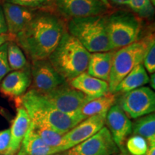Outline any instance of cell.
<instances>
[{
    "instance_id": "d6a6232c",
    "label": "cell",
    "mask_w": 155,
    "mask_h": 155,
    "mask_svg": "<svg viewBox=\"0 0 155 155\" xmlns=\"http://www.w3.org/2000/svg\"><path fill=\"white\" fill-rule=\"evenodd\" d=\"M108 2H111L113 4H115L116 5L119 6H127V7H129V0H108Z\"/></svg>"
},
{
    "instance_id": "1f68e13d",
    "label": "cell",
    "mask_w": 155,
    "mask_h": 155,
    "mask_svg": "<svg viewBox=\"0 0 155 155\" xmlns=\"http://www.w3.org/2000/svg\"><path fill=\"white\" fill-rule=\"evenodd\" d=\"M10 41H15V38L9 33L0 34V46Z\"/></svg>"
},
{
    "instance_id": "e0dca14e",
    "label": "cell",
    "mask_w": 155,
    "mask_h": 155,
    "mask_svg": "<svg viewBox=\"0 0 155 155\" xmlns=\"http://www.w3.org/2000/svg\"><path fill=\"white\" fill-rule=\"evenodd\" d=\"M68 84L91 99L109 94L108 82L91 76L86 72L81 73L75 78L68 82Z\"/></svg>"
},
{
    "instance_id": "5bb4252c",
    "label": "cell",
    "mask_w": 155,
    "mask_h": 155,
    "mask_svg": "<svg viewBox=\"0 0 155 155\" xmlns=\"http://www.w3.org/2000/svg\"><path fill=\"white\" fill-rule=\"evenodd\" d=\"M2 9L7 33L15 37L32 20L37 10L4 2Z\"/></svg>"
},
{
    "instance_id": "8992f818",
    "label": "cell",
    "mask_w": 155,
    "mask_h": 155,
    "mask_svg": "<svg viewBox=\"0 0 155 155\" xmlns=\"http://www.w3.org/2000/svg\"><path fill=\"white\" fill-rule=\"evenodd\" d=\"M152 35L154 33L114 51L108 82L110 94H113L114 89L126 75L137 65L143 63L147 46Z\"/></svg>"
},
{
    "instance_id": "d6986e66",
    "label": "cell",
    "mask_w": 155,
    "mask_h": 155,
    "mask_svg": "<svg viewBox=\"0 0 155 155\" xmlns=\"http://www.w3.org/2000/svg\"><path fill=\"white\" fill-rule=\"evenodd\" d=\"M149 81L150 76L145 70L143 63L139 64L120 81L114 89L113 94H121L131 91L149 83Z\"/></svg>"
},
{
    "instance_id": "f35d334b",
    "label": "cell",
    "mask_w": 155,
    "mask_h": 155,
    "mask_svg": "<svg viewBox=\"0 0 155 155\" xmlns=\"http://www.w3.org/2000/svg\"><path fill=\"white\" fill-rule=\"evenodd\" d=\"M151 2H152V5L154 6V5H155V0H151Z\"/></svg>"
},
{
    "instance_id": "9a60e30c",
    "label": "cell",
    "mask_w": 155,
    "mask_h": 155,
    "mask_svg": "<svg viewBox=\"0 0 155 155\" xmlns=\"http://www.w3.org/2000/svg\"><path fill=\"white\" fill-rule=\"evenodd\" d=\"M32 83L30 66L10 71L0 83V92L5 96L17 99L27 92Z\"/></svg>"
},
{
    "instance_id": "ffe728a7",
    "label": "cell",
    "mask_w": 155,
    "mask_h": 155,
    "mask_svg": "<svg viewBox=\"0 0 155 155\" xmlns=\"http://www.w3.org/2000/svg\"><path fill=\"white\" fill-rule=\"evenodd\" d=\"M117 95L108 94L88 101L80 108L78 115L83 120L91 116L106 114L112 106L116 104Z\"/></svg>"
},
{
    "instance_id": "cb8c5ba5",
    "label": "cell",
    "mask_w": 155,
    "mask_h": 155,
    "mask_svg": "<svg viewBox=\"0 0 155 155\" xmlns=\"http://www.w3.org/2000/svg\"><path fill=\"white\" fill-rule=\"evenodd\" d=\"M31 124L33 127L34 130L42 139V141L51 149V151L60 146L64 135L63 134L50 128L44 127V126L35 124L32 121H31Z\"/></svg>"
},
{
    "instance_id": "603a6c76",
    "label": "cell",
    "mask_w": 155,
    "mask_h": 155,
    "mask_svg": "<svg viewBox=\"0 0 155 155\" xmlns=\"http://www.w3.org/2000/svg\"><path fill=\"white\" fill-rule=\"evenodd\" d=\"M7 60L11 71L23 69L28 65L24 52L15 41L7 43Z\"/></svg>"
},
{
    "instance_id": "74e56055",
    "label": "cell",
    "mask_w": 155,
    "mask_h": 155,
    "mask_svg": "<svg viewBox=\"0 0 155 155\" xmlns=\"http://www.w3.org/2000/svg\"><path fill=\"white\" fill-rule=\"evenodd\" d=\"M0 155H12V154H6V153H0Z\"/></svg>"
},
{
    "instance_id": "7a4b0ae2",
    "label": "cell",
    "mask_w": 155,
    "mask_h": 155,
    "mask_svg": "<svg viewBox=\"0 0 155 155\" xmlns=\"http://www.w3.org/2000/svg\"><path fill=\"white\" fill-rule=\"evenodd\" d=\"M17 105L22 106L35 124L50 128L65 134L83 121L80 116L63 113L51 104L43 95L30 88L20 98Z\"/></svg>"
},
{
    "instance_id": "4fadbf2b",
    "label": "cell",
    "mask_w": 155,
    "mask_h": 155,
    "mask_svg": "<svg viewBox=\"0 0 155 155\" xmlns=\"http://www.w3.org/2000/svg\"><path fill=\"white\" fill-rule=\"evenodd\" d=\"M105 124L119 151L128 154L125 149V142L132 132V122L116 104L112 106L106 114Z\"/></svg>"
},
{
    "instance_id": "7c38bea8",
    "label": "cell",
    "mask_w": 155,
    "mask_h": 155,
    "mask_svg": "<svg viewBox=\"0 0 155 155\" xmlns=\"http://www.w3.org/2000/svg\"><path fill=\"white\" fill-rule=\"evenodd\" d=\"M32 88L41 94H46L65 83V79L58 73L48 59L32 61L30 65Z\"/></svg>"
},
{
    "instance_id": "e575fe53",
    "label": "cell",
    "mask_w": 155,
    "mask_h": 155,
    "mask_svg": "<svg viewBox=\"0 0 155 155\" xmlns=\"http://www.w3.org/2000/svg\"><path fill=\"white\" fill-rule=\"evenodd\" d=\"M149 83H150V86L152 87L153 90L155 89V74L154 73H152L151 74L150 77V81H149Z\"/></svg>"
},
{
    "instance_id": "8d00e7d4",
    "label": "cell",
    "mask_w": 155,
    "mask_h": 155,
    "mask_svg": "<svg viewBox=\"0 0 155 155\" xmlns=\"http://www.w3.org/2000/svg\"><path fill=\"white\" fill-rule=\"evenodd\" d=\"M49 155H71V154H68L65 152H61V153H56V154H52Z\"/></svg>"
},
{
    "instance_id": "f546056e",
    "label": "cell",
    "mask_w": 155,
    "mask_h": 155,
    "mask_svg": "<svg viewBox=\"0 0 155 155\" xmlns=\"http://www.w3.org/2000/svg\"><path fill=\"white\" fill-rule=\"evenodd\" d=\"M10 129L0 131V153H5L10 143Z\"/></svg>"
},
{
    "instance_id": "4dcf8cb0",
    "label": "cell",
    "mask_w": 155,
    "mask_h": 155,
    "mask_svg": "<svg viewBox=\"0 0 155 155\" xmlns=\"http://www.w3.org/2000/svg\"><path fill=\"white\" fill-rule=\"evenodd\" d=\"M7 33V28L6 25L5 16H4L2 4H0V34Z\"/></svg>"
},
{
    "instance_id": "6da1fadb",
    "label": "cell",
    "mask_w": 155,
    "mask_h": 155,
    "mask_svg": "<svg viewBox=\"0 0 155 155\" xmlns=\"http://www.w3.org/2000/svg\"><path fill=\"white\" fill-rule=\"evenodd\" d=\"M66 23L55 12L37 10L32 20L15 37V42L31 62L48 59L66 31Z\"/></svg>"
},
{
    "instance_id": "83f0119b",
    "label": "cell",
    "mask_w": 155,
    "mask_h": 155,
    "mask_svg": "<svg viewBox=\"0 0 155 155\" xmlns=\"http://www.w3.org/2000/svg\"><path fill=\"white\" fill-rule=\"evenodd\" d=\"M143 65L147 73L152 74L155 71V39L154 35L151 38L143 60Z\"/></svg>"
},
{
    "instance_id": "30bf717a",
    "label": "cell",
    "mask_w": 155,
    "mask_h": 155,
    "mask_svg": "<svg viewBox=\"0 0 155 155\" xmlns=\"http://www.w3.org/2000/svg\"><path fill=\"white\" fill-rule=\"evenodd\" d=\"M42 95L57 109L71 116H78V112L80 108L91 100L83 93L72 88L68 82Z\"/></svg>"
},
{
    "instance_id": "2e32d148",
    "label": "cell",
    "mask_w": 155,
    "mask_h": 155,
    "mask_svg": "<svg viewBox=\"0 0 155 155\" xmlns=\"http://www.w3.org/2000/svg\"><path fill=\"white\" fill-rule=\"evenodd\" d=\"M31 124V120L26 110L21 105H17V114L12 123L10 129V143L6 154L17 155L27 131Z\"/></svg>"
},
{
    "instance_id": "484cf974",
    "label": "cell",
    "mask_w": 155,
    "mask_h": 155,
    "mask_svg": "<svg viewBox=\"0 0 155 155\" xmlns=\"http://www.w3.org/2000/svg\"><path fill=\"white\" fill-rule=\"evenodd\" d=\"M148 148L147 140L140 136L132 135L126 140L125 149L129 155H144Z\"/></svg>"
},
{
    "instance_id": "44dd1931",
    "label": "cell",
    "mask_w": 155,
    "mask_h": 155,
    "mask_svg": "<svg viewBox=\"0 0 155 155\" xmlns=\"http://www.w3.org/2000/svg\"><path fill=\"white\" fill-rule=\"evenodd\" d=\"M51 149L42 141L30 124L17 155H49Z\"/></svg>"
},
{
    "instance_id": "4316f807",
    "label": "cell",
    "mask_w": 155,
    "mask_h": 155,
    "mask_svg": "<svg viewBox=\"0 0 155 155\" xmlns=\"http://www.w3.org/2000/svg\"><path fill=\"white\" fill-rule=\"evenodd\" d=\"M4 2L18 5L35 10L54 11V0H4Z\"/></svg>"
},
{
    "instance_id": "ba28073f",
    "label": "cell",
    "mask_w": 155,
    "mask_h": 155,
    "mask_svg": "<svg viewBox=\"0 0 155 155\" xmlns=\"http://www.w3.org/2000/svg\"><path fill=\"white\" fill-rule=\"evenodd\" d=\"M106 114L91 116L83 120L63 135L59 147L51 151V154L65 152L90 138L105 126Z\"/></svg>"
},
{
    "instance_id": "f1b7e54d",
    "label": "cell",
    "mask_w": 155,
    "mask_h": 155,
    "mask_svg": "<svg viewBox=\"0 0 155 155\" xmlns=\"http://www.w3.org/2000/svg\"><path fill=\"white\" fill-rule=\"evenodd\" d=\"M7 43L0 46V83L11 71L7 60Z\"/></svg>"
},
{
    "instance_id": "8fae6325",
    "label": "cell",
    "mask_w": 155,
    "mask_h": 155,
    "mask_svg": "<svg viewBox=\"0 0 155 155\" xmlns=\"http://www.w3.org/2000/svg\"><path fill=\"white\" fill-rule=\"evenodd\" d=\"M119 152L109 131L104 126L90 138L63 152L71 155H114Z\"/></svg>"
},
{
    "instance_id": "ab89813d",
    "label": "cell",
    "mask_w": 155,
    "mask_h": 155,
    "mask_svg": "<svg viewBox=\"0 0 155 155\" xmlns=\"http://www.w3.org/2000/svg\"><path fill=\"white\" fill-rule=\"evenodd\" d=\"M114 155H128V154H123V153H121V154H116Z\"/></svg>"
},
{
    "instance_id": "ac0fdd59",
    "label": "cell",
    "mask_w": 155,
    "mask_h": 155,
    "mask_svg": "<svg viewBox=\"0 0 155 155\" xmlns=\"http://www.w3.org/2000/svg\"><path fill=\"white\" fill-rule=\"evenodd\" d=\"M114 51L91 53L86 73L91 76L108 82Z\"/></svg>"
},
{
    "instance_id": "7402d4cb",
    "label": "cell",
    "mask_w": 155,
    "mask_h": 155,
    "mask_svg": "<svg viewBox=\"0 0 155 155\" xmlns=\"http://www.w3.org/2000/svg\"><path fill=\"white\" fill-rule=\"evenodd\" d=\"M133 135L146 139L149 145L155 144V115L152 113L136 119L132 123Z\"/></svg>"
},
{
    "instance_id": "3957f363",
    "label": "cell",
    "mask_w": 155,
    "mask_h": 155,
    "mask_svg": "<svg viewBox=\"0 0 155 155\" xmlns=\"http://www.w3.org/2000/svg\"><path fill=\"white\" fill-rule=\"evenodd\" d=\"M90 55L88 50L66 30L48 59L55 71L68 83L86 72Z\"/></svg>"
},
{
    "instance_id": "5b68a950",
    "label": "cell",
    "mask_w": 155,
    "mask_h": 155,
    "mask_svg": "<svg viewBox=\"0 0 155 155\" xmlns=\"http://www.w3.org/2000/svg\"><path fill=\"white\" fill-rule=\"evenodd\" d=\"M106 29L112 51L140 40L141 19L131 12L117 10L106 15Z\"/></svg>"
},
{
    "instance_id": "d590c367",
    "label": "cell",
    "mask_w": 155,
    "mask_h": 155,
    "mask_svg": "<svg viewBox=\"0 0 155 155\" xmlns=\"http://www.w3.org/2000/svg\"><path fill=\"white\" fill-rule=\"evenodd\" d=\"M99 1H101V2L104 3V5L107 6V7H109V8H111V9L112 8V7H111V4L109 3V2H108V0H99Z\"/></svg>"
},
{
    "instance_id": "d4e9b609",
    "label": "cell",
    "mask_w": 155,
    "mask_h": 155,
    "mask_svg": "<svg viewBox=\"0 0 155 155\" xmlns=\"http://www.w3.org/2000/svg\"><path fill=\"white\" fill-rule=\"evenodd\" d=\"M129 7L141 19H150L154 15V7L151 0H129Z\"/></svg>"
},
{
    "instance_id": "277c9868",
    "label": "cell",
    "mask_w": 155,
    "mask_h": 155,
    "mask_svg": "<svg viewBox=\"0 0 155 155\" xmlns=\"http://www.w3.org/2000/svg\"><path fill=\"white\" fill-rule=\"evenodd\" d=\"M66 29L90 53L111 51L106 15L71 19L67 21Z\"/></svg>"
},
{
    "instance_id": "52a82bcc",
    "label": "cell",
    "mask_w": 155,
    "mask_h": 155,
    "mask_svg": "<svg viewBox=\"0 0 155 155\" xmlns=\"http://www.w3.org/2000/svg\"><path fill=\"white\" fill-rule=\"evenodd\" d=\"M116 104L129 119H138L155 110V94L149 87L142 86L116 96Z\"/></svg>"
},
{
    "instance_id": "9c48e42d",
    "label": "cell",
    "mask_w": 155,
    "mask_h": 155,
    "mask_svg": "<svg viewBox=\"0 0 155 155\" xmlns=\"http://www.w3.org/2000/svg\"><path fill=\"white\" fill-rule=\"evenodd\" d=\"M111 8L99 0H54V11L68 21L71 19L108 14Z\"/></svg>"
},
{
    "instance_id": "836d02e7",
    "label": "cell",
    "mask_w": 155,
    "mask_h": 155,
    "mask_svg": "<svg viewBox=\"0 0 155 155\" xmlns=\"http://www.w3.org/2000/svg\"><path fill=\"white\" fill-rule=\"evenodd\" d=\"M144 155H155V144L149 145L148 150Z\"/></svg>"
}]
</instances>
